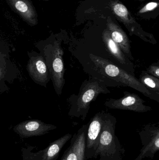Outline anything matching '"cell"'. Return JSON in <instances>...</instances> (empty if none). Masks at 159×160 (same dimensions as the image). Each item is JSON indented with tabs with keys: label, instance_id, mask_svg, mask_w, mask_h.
I'll return each instance as SVG.
<instances>
[{
	"label": "cell",
	"instance_id": "10",
	"mask_svg": "<svg viewBox=\"0 0 159 160\" xmlns=\"http://www.w3.org/2000/svg\"><path fill=\"white\" fill-rule=\"evenodd\" d=\"M72 134L68 133L52 142L44 150L32 153L29 148L22 149L23 160H56L63 148L71 139Z\"/></svg>",
	"mask_w": 159,
	"mask_h": 160
},
{
	"label": "cell",
	"instance_id": "15",
	"mask_svg": "<svg viewBox=\"0 0 159 160\" xmlns=\"http://www.w3.org/2000/svg\"><path fill=\"white\" fill-rule=\"evenodd\" d=\"M103 41L110 55L128 71L134 74L133 64L127 58L118 45L112 39L109 31L106 29L102 33Z\"/></svg>",
	"mask_w": 159,
	"mask_h": 160
},
{
	"label": "cell",
	"instance_id": "9",
	"mask_svg": "<svg viewBox=\"0 0 159 160\" xmlns=\"http://www.w3.org/2000/svg\"><path fill=\"white\" fill-rule=\"evenodd\" d=\"M142 142L140 154L143 158H153L159 150V127L157 124L146 125L139 131Z\"/></svg>",
	"mask_w": 159,
	"mask_h": 160
},
{
	"label": "cell",
	"instance_id": "19",
	"mask_svg": "<svg viewBox=\"0 0 159 160\" xmlns=\"http://www.w3.org/2000/svg\"><path fill=\"white\" fill-rule=\"evenodd\" d=\"M146 72L147 74L159 79V63H154L151 65L147 69Z\"/></svg>",
	"mask_w": 159,
	"mask_h": 160
},
{
	"label": "cell",
	"instance_id": "14",
	"mask_svg": "<svg viewBox=\"0 0 159 160\" xmlns=\"http://www.w3.org/2000/svg\"><path fill=\"white\" fill-rule=\"evenodd\" d=\"M55 125L46 124L37 119L28 120L16 125L13 131L21 138L42 136L57 128Z\"/></svg>",
	"mask_w": 159,
	"mask_h": 160
},
{
	"label": "cell",
	"instance_id": "17",
	"mask_svg": "<svg viewBox=\"0 0 159 160\" xmlns=\"http://www.w3.org/2000/svg\"><path fill=\"white\" fill-rule=\"evenodd\" d=\"M138 80L147 89L159 95V79L143 71Z\"/></svg>",
	"mask_w": 159,
	"mask_h": 160
},
{
	"label": "cell",
	"instance_id": "1",
	"mask_svg": "<svg viewBox=\"0 0 159 160\" xmlns=\"http://www.w3.org/2000/svg\"><path fill=\"white\" fill-rule=\"evenodd\" d=\"M89 57L95 76L93 77L105 82L108 86L131 88L150 99L159 102V95L147 89L130 73L102 57L92 53L89 55Z\"/></svg>",
	"mask_w": 159,
	"mask_h": 160
},
{
	"label": "cell",
	"instance_id": "4",
	"mask_svg": "<svg viewBox=\"0 0 159 160\" xmlns=\"http://www.w3.org/2000/svg\"><path fill=\"white\" fill-rule=\"evenodd\" d=\"M116 119L105 112L99 143L93 158L99 160H122L125 150L115 134Z\"/></svg>",
	"mask_w": 159,
	"mask_h": 160
},
{
	"label": "cell",
	"instance_id": "21",
	"mask_svg": "<svg viewBox=\"0 0 159 160\" xmlns=\"http://www.w3.org/2000/svg\"><path fill=\"white\" fill-rule=\"evenodd\" d=\"M60 160H66L65 159V158H63V157H62L61 159Z\"/></svg>",
	"mask_w": 159,
	"mask_h": 160
},
{
	"label": "cell",
	"instance_id": "13",
	"mask_svg": "<svg viewBox=\"0 0 159 160\" xmlns=\"http://www.w3.org/2000/svg\"><path fill=\"white\" fill-rule=\"evenodd\" d=\"M11 10L31 27L38 24V15L32 0H5Z\"/></svg>",
	"mask_w": 159,
	"mask_h": 160
},
{
	"label": "cell",
	"instance_id": "23",
	"mask_svg": "<svg viewBox=\"0 0 159 160\" xmlns=\"http://www.w3.org/2000/svg\"><path fill=\"white\" fill-rule=\"evenodd\" d=\"M138 1H145V0H138Z\"/></svg>",
	"mask_w": 159,
	"mask_h": 160
},
{
	"label": "cell",
	"instance_id": "6",
	"mask_svg": "<svg viewBox=\"0 0 159 160\" xmlns=\"http://www.w3.org/2000/svg\"><path fill=\"white\" fill-rule=\"evenodd\" d=\"M110 7L118 20L124 24L132 34L151 44H157L153 35L145 32L141 25L135 20L130 12L119 0H111Z\"/></svg>",
	"mask_w": 159,
	"mask_h": 160
},
{
	"label": "cell",
	"instance_id": "12",
	"mask_svg": "<svg viewBox=\"0 0 159 160\" xmlns=\"http://www.w3.org/2000/svg\"><path fill=\"white\" fill-rule=\"evenodd\" d=\"M88 126V124L83 125L72 136L70 146L62 156L66 160H87L85 153Z\"/></svg>",
	"mask_w": 159,
	"mask_h": 160
},
{
	"label": "cell",
	"instance_id": "22",
	"mask_svg": "<svg viewBox=\"0 0 159 160\" xmlns=\"http://www.w3.org/2000/svg\"><path fill=\"white\" fill-rule=\"evenodd\" d=\"M42 1H44V2H48V1H49V0H41Z\"/></svg>",
	"mask_w": 159,
	"mask_h": 160
},
{
	"label": "cell",
	"instance_id": "7",
	"mask_svg": "<svg viewBox=\"0 0 159 160\" xmlns=\"http://www.w3.org/2000/svg\"><path fill=\"white\" fill-rule=\"evenodd\" d=\"M28 55L27 70L30 78L35 83L46 88L51 77L44 59L40 53L35 51L28 52Z\"/></svg>",
	"mask_w": 159,
	"mask_h": 160
},
{
	"label": "cell",
	"instance_id": "5",
	"mask_svg": "<svg viewBox=\"0 0 159 160\" xmlns=\"http://www.w3.org/2000/svg\"><path fill=\"white\" fill-rule=\"evenodd\" d=\"M10 53L8 44L0 38V94L8 92L9 85L20 78V71L11 60Z\"/></svg>",
	"mask_w": 159,
	"mask_h": 160
},
{
	"label": "cell",
	"instance_id": "16",
	"mask_svg": "<svg viewBox=\"0 0 159 160\" xmlns=\"http://www.w3.org/2000/svg\"><path fill=\"white\" fill-rule=\"evenodd\" d=\"M107 29L112 39L118 45L127 58L133 61L134 59L131 51L130 42L127 34L111 19L107 21Z\"/></svg>",
	"mask_w": 159,
	"mask_h": 160
},
{
	"label": "cell",
	"instance_id": "8",
	"mask_svg": "<svg viewBox=\"0 0 159 160\" xmlns=\"http://www.w3.org/2000/svg\"><path fill=\"white\" fill-rule=\"evenodd\" d=\"M124 96L120 98L106 100L104 105L112 109L127 110L139 113L146 112L152 110L150 106L145 104V101L137 94L124 91Z\"/></svg>",
	"mask_w": 159,
	"mask_h": 160
},
{
	"label": "cell",
	"instance_id": "2",
	"mask_svg": "<svg viewBox=\"0 0 159 160\" xmlns=\"http://www.w3.org/2000/svg\"><path fill=\"white\" fill-rule=\"evenodd\" d=\"M62 39L58 35L51 34L44 40L38 41L35 47L45 61L56 94L60 96L65 84L63 51Z\"/></svg>",
	"mask_w": 159,
	"mask_h": 160
},
{
	"label": "cell",
	"instance_id": "20",
	"mask_svg": "<svg viewBox=\"0 0 159 160\" xmlns=\"http://www.w3.org/2000/svg\"><path fill=\"white\" fill-rule=\"evenodd\" d=\"M143 159L142 155H141V154H140V155L138 156V157H137V158L134 160H143Z\"/></svg>",
	"mask_w": 159,
	"mask_h": 160
},
{
	"label": "cell",
	"instance_id": "3",
	"mask_svg": "<svg viewBox=\"0 0 159 160\" xmlns=\"http://www.w3.org/2000/svg\"><path fill=\"white\" fill-rule=\"evenodd\" d=\"M111 91L105 82L93 77L84 81L79 93L73 95L69 98L70 108L68 114L71 117L86 119L89 111L90 104L96 100L101 94H108Z\"/></svg>",
	"mask_w": 159,
	"mask_h": 160
},
{
	"label": "cell",
	"instance_id": "11",
	"mask_svg": "<svg viewBox=\"0 0 159 160\" xmlns=\"http://www.w3.org/2000/svg\"><path fill=\"white\" fill-rule=\"evenodd\" d=\"M104 111L97 113L88 124L86 138V155L87 159L93 158L100 141L103 124Z\"/></svg>",
	"mask_w": 159,
	"mask_h": 160
},
{
	"label": "cell",
	"instance_id": "18",
	"mask_svg": "<svg viewBox=\"0 0 159 160\" xmlns=\"http://www.w3.org/2000/svg\"><path fill=\"white\" fill-rule=\"evenodd\" d=\"M158 2H150L148 3L147 4L143 7L142 8L139 10V14H143L144 13H147L150 11H153L154 9L158 7Z\"/></svg>",
	"mask_w": 159,
	"mask_h": 160
}]
</instances>
